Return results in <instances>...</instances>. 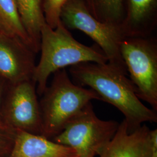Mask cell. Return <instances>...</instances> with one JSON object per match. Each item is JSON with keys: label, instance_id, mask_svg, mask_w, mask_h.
<instances>
[{"label": "cell", "instance_id": "4fadbf2b", "mask_svg": "<svg viewBox=\"0 0 157 157\" xmlns=\"http://www.w3.org/2000/svg\"><path fill=\"white\" fill-rule=\"evenodd\" d=\"M0 29L22 41L34 52L32 43L21 21L15 0H0Z\"/></svg>", "mask_w": 157, "mask_h": 157}, {"label": "cell", "instance_id": "d6986e66", "mask_svg": "<svg viewBox=\"0 0 157 157\" xmlns=\"http://www.w3.org/2000/svg\"><path fill=\"white\" fill-rule=\"evenodd\" d=\"M78 157V156H76V157Z\"/></svg>", "mask_w": 157, "mask_h": 157}, {"label": "cell", "instance_id": "ba28073f", "mask_svg": "<svg viewBox=\"0 0 157 157\" xmlns=\"http://www.w3.org/2000/svg\"><path fill=\"white\" fill-rule=\"evenodd\" d=\"M34 52L22 41L0 29V77L11 84L32 80Z\"/></svg>", "mask_w": 157, "mask_h": 157}, {"label": "cell", "instance_id": "ac0fdd59", "mask_svg": "<svg viewBox=\"0 0 157 157\" xmlns=\"http://www.w3.org/2000/svg\"><path fill=\"white\" fill-rule=\"evenodd\" d=\"M4 131H8V132H11V130H6V129H2L0 128V146L2 144V142H3V135L2 133V132Z\"/></svg>", "mask_w": 157, "mask_h": 157}, {"label": "cell", "instance_id": "7c38bea8", "mask_svg": "<svg viewBox=\"0 0 157 157\" xmlns=\"http://www.w3.org/2000/svg\"><path fill=\"white\" fill-rule=\"evenodd\" d=\"M23 27L31 40L35 53L40 50L41 29L45 21L43 0H15Z\"/></svg>", "mask_w": 157, "mask_h": 157}, {"label": "cell", "instance_id": "2e32d148", "mask_svg": "<svg viewBox=\"0 0 157 157\" xmlns=\"http://www.w3.org/2000/svg\"><path fill=\"white\" fill-rule=\"evenodd\" d=\"M145 157H157V129L150 130L146 141Z\"/></svg>", "mask_w": 157, "mask_h": 157}, {"label": "cell", "instance_id": "7a4b0ae2", "mask_svg": "<svg viewBox=\"0 0 157 157\" xmlns=\"http://www.w3.org/2000/svg\"><path fill=\"white\" fill-rule=\"evenodd\" d=\"M40 51V61L32 78L39 95L45 91L51 75L60 69L83 62H108L107 56L98 45L89 47L78 42L61 21L56 28H51L46 23L43 26Z\"/></svg>", "mask_w": 157, "mask_h": 157}, {"label": "cell", "instance_id": "5b68a950", "mask_svg": "<svg viewBox=\"0 0 157 157\" xmlns=\"http://www.w3.org/2000/svg\"><path fill=\"white\" fill-rule=\"evenodd\" d=\"M119 126L115 121L98 118L90 102L53 141L71 148L78 157H95L112 140Z\"/></svg>", "mask_w": 157, "mask_h": 157}, {"label": "cell", "instance_id": "e0dca14e", "mask_svg": "<svg viewBox=\"0 0 157 157\" xmlns=\"http://www.w3.org/2000/svg\"><path fill=\"white\" fill-rule=\"evenodd\" d=\"M6 81L3 80L2 78L0 77V128L2 129L8 130H12V129L8 127L6 124H5L2 115V108H1V105H2V94H3V91H4V83Z\"/></svg>", "mask_w": 157, "mask_h": 157}, {"label": "cell", "instance_id": "8fae6325", "mask_svg": "<svg viewBox=\"0 0 157 157\" xmlns=\"http://www.w3.org/2000/svg\"><path fill=\"white\" fill-rule=\"evenodd\" d=\"M150 129L146 124L129 133L124 120L110 141L98 154L99 157H145L146 141Z\"/></svg>", "mask_w": 157, "mask_h": 157}, {"label": "cell", "instance_id": "3957f363", "mask_svg": "<svg viewBox=\"0 0 157 157\" xmlns=\"http://www.w3.org/2000/svg\"><path fill=\"white\" fill-rule=\"evenodd\" d=\"M40 103L42 136L50 139L59 134L64 128L93 100H101L91 89L73 82L65 69L54 73L50 86L47 87Z\"/></svg>", "mask_w": 157, "mask_h": 157}, {"label": "cell", "instance_id": "8992f818", "mask_svg": "<svg viewBox=\"0 0 157 157\" xmlns=\"http://www.w3.org/2000/svg\"><path fill=\"white\" fill-rule=\"evenodd\" d=\"M60 21L67 29L79 30L89 36L105 54L108 63L128 74L120 51L124 38L120 28L97 20L85 0H67L61 9Z\"/></svg>", "mask_w": 157, "mask_h": 157}, {"label": "cell", "instance_id": "6da1fadb", "mask_svg": "<svg viewBox=\"0 0 157 157\" xmlns=\"http://www.w3.org/2000/svg\"><path fill=\"white\" fill-rule=\"evenodd\" d=\"M73 82L87 86L102 101L116 107L124 116L129 133L144 122L156 123L157 112L145 106L137 95L128 74L109 63L83 62L69 68Z\"/></svg>", "mask_w": 157, "mask_h": 157}, {"label": "cell", "instance_id": "277c9868", "mask_svg": "<svg viewBox=\"0 0 157 157\" xmlns=\"http://www.w3.org/2000/svg\"><path fill=\"white\" fill-rule=\"evenodd\" d=\"M120 51L137 97L157 112V39L154 35L124 37L121 42Z\"/></svg>", "mask_w": 157, "mask_h": 157}, {"label": "cell", "instance_id": "52a82bcc", "mask_svg": "<svg viewBox=\"0 0 157 157\" xmlns=\"http://www.w3.org/2000/svg\"><path fill=\"white\" fill-rule=\"evenodd\" d=\"M35 86L33 80L12 84L2 115L6 125L12 130L42 136V117Z\"/></svg>", "mask_w": 157, "mask_h": 157}, {"label": "cell", "instance_id": "9c48e42d", "mask_svg": "<svg viewBox=\"0 0 157 157\" xmlns=\"http://www.w3.org/2000/svg\"><path fill=\"white\" fill-rule=\"evenodd\" d=\"M124 10L120 26L124 37L154 35L157 26V0H124Z\"/></svg>", "mask_w": 157, "mask_h": 157}, {"label": "cell", "instance_id": "30bf717a", "mask_svg": "<svg viewBox=\"0 0 157 157\" xmlns=\"http://www.w3.org/2000/svg\"><path fill=\"white\" fill-rule=\"evenodd\" d=\"M71 148L58 144L41 135L15 130L11 152L8 157H75Z\"/></svg>", "mask_w": 157, "mask_h": 157}, {"label": "cell", "instance_id": "9a60e30c", "mask_svg": "<svg viewBox=\"0 0 157 157\" xmlns=\"http://www.w3.org/2000/svg\"><path fill=\"white\" fill-rule=\"evenodd\" d=\"M67 0H43L42 6L46 23L51 28H56L60 21L62 6Z\"/></svg>", "mask_w": 157, "mask_h": 157}, {"label": "cell", "instance_id": "5bb4252c", "mask_svg": "<svg viewBox=\"0 0 157 157\" xmlns=\"http://www.w3.org/2000/svg\"><path fill=\"white\" fill-rule=\"evenodd\" d=\"M93 17L100 22L120 28L124 17V0H85Z\"/></svg>", "mask_w": 157, "mask_h": 157}]
</instances>
